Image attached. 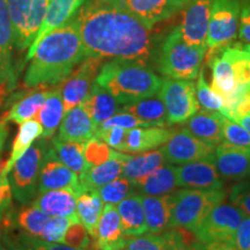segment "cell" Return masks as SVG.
Masks as SVG:
<instances>
[{"instance_id": "94428289", "label": "cell", "mask_w": 250, "mask_h": 250, "mask_svg": "<svg viewBox=\"0 0 250 250\" xmlns=\"http://www.w3.org/2000/svg\"><path fill=\"white\" fill-rule=\"evenodd\" d=\"M243 48H245L246 51L248 52V55H249V59H250V44H246V45H243Z\"/></svg>"}, {"instance_id": "d4e9b609", "label": "cell", "mask_w": 250, "mask_h": 250, "mask_svg": "<svg viewBox=\"0 0 250 250\" xmlns=\"http://www.w3.org/2000/svg\"><path fill=\"white\" fill-rule=\"evenodd\" d=\"M147 232L161 233L169 228L174 195L142 196Z\"/></svg>"}, {"instance_id": "52a82bcc", "label": "cell", "mask_w": 250, "mask_h": 250, "mask_svg": "<svg viewBox=\"0 0 250 250\" xmlns=\"http://www.w3.org/2000/svg\"><path fill=\"white\" fill-rule=\"evenodd\" d=\"M13 27V42L19 50L31 45L44 21L49 0H6Z\"/></svg>"}, {"instance_id": "9c48e42d", "label": "cell", "mask_w": 250, "mask_h": 250, "mask_svg": "<svg viewBox=\"0 0 250 250\" xmlns=\"http://www.w3.org/2000/svg\"><path fill=\"white\" fill-rule=\"evenodd\" d=\"M240 0H213L211 5L206 48H224L236 39L239 30Z\"/></svg>"}, {"instance_id": "ab89813d", "label": "cell", "mask_w": 250, "mask_h": 250, "mask_svg": "<svg viewBox=\"0 0 250 250\" xmlns=\"http://www.w3.org/2000/svg\"><path fill=\"white\" fill-rule=\"evenodd\" d=\"M197 101L206 110L221 112L224 109V99L208 86L204 78V67H201L197 80Z\"/></svg>"}, {"instance_id": "484cf974", "label": "cell", "mask_w": 250, "mask_h": 250, "mask_svg": "<svg viewBox=\"0 0 250 250\" xmlns=\"http://www.w3.org/2000/svg\"><path fill=\"white\" fill-rule=\"evenodd\" d=\"M116 208L124 236H138L147 232L142 196L131 193L118 203Z\"/></svg>"}, {"instance_id": "5bb4252c", "label": "cell", "mask_w": 250, "mask_h": 250, "mask_svg": "<svg viewBox=\"0 0 250 250\" xmlns=\"http://www.w3.org/2000/svg\"><path fill=\"white\" fill-rule=\"evenodd\" d=\"M213 0H189L184 6L180 24L183 40L196 48H206L211 5Z\"/></svg>"}, {"instance_id": "e0dca14e", "label": "cell", "mask_w": 250, "mask_h": 250, "mask_svg": "<svg viewBox=\"0 0 250 250\" xmlns=\"http://www.w3.org/2000/svg\"><path fill=\"white\" fill-rule=\"evenodd\" d=\"M188 1L189 0H121L122 4L149 29L183 9Z\"/></svg>"}, {"instance_id": "ffe728a7", "label": "cell", "mask_w": 250, "mask_h": 250, "mask_svg": "<svg viewBox=\"0 0 250 250\" xmlns=\"http://www.w3.org/2000/svg\"><path fill=\"white\" fill-rule=\"evenodd\" d=\"M87 1L88 0H49L44 21H43L35 40L29 46V51H28L26 58L27 61H30L37 44L46 34L70 21L74 17V14L79 11L81 6L86 4Z\"/></svg>"}, {"instance_id": "f546056e", "label": "cell", "mask_w": 250, "mask_h": 250, "mask_svg": "<svg viewBox=\"0 0 250 250\" xmlns=\"http://www.w3.org/2000/svg\"><path fill=\"white\" fill-rule=\"evenodd\" d=\"M64 105H62V99L61 93V87L48 90L46 93L44 103L37 112L35 118L42 125V139L51 138L56 130L62 123L64 117Z\"/></svg>"}, {"instance_id": "ee69618b", "label": "cell", "mask_w": 250, "mask_h": 250, "mask_svg": "<svg viewBox=\"0 0 250 250\" xmlns=\"http://www.w3.org/2000/svg\"><path fill=\"white\" fill-rule=\"evenodd\" d=\"M165 236L151 233L127 237L123 250H165Z\"/></svg>"}, {"instance_id": "d6a6232c", "label": "cell", "mask_w": 250, "mask_h": 250, "mask_svg": "<svg viewBox=\"0 0 250 250\" xmlns=\"http://www.w3.org/2000/svg\"><path fill=\"white\" fill-rule=\"evenodd\" d=\"M124 111L130 112L133 116L149 124V126L167 127L170 125L167 117L164 102L160 98H147L126 103L123 108Z\"/></svg>"}, {"instance_id": "db71d44e", "label": "cell", "mask_w": 250, "mask_h": 250, "mask_svg": "<svg viewBox=\"0 0 250 250\" xmlns=\"http://www.w3.org/2000/svg\"><path fill=\"white\" fill-rule=\"evenodd\" d=\"M12 189L7 176H0V220L12 206Z\"/></svg>"}, {"instance_id": "f35d334b", "label": "cell", "mask_w": 250, "mask_h": 250, "mask_svg": "<svg viewBox=\"0 0 250 250\" xmlns=\"http://www.w3.org/2000/svg\"><path fill=\"white\" fill-rule=\"evenodd\" d=\"M133 187V183L125 177H117L116 180L99 188L98 192L102 202H104L105 204L117 205L132 193Z\"/></svg>"}, {"instance_id": "e575fe53", "label": "cell", "mask_w": 250, "mask_h": 250, "mask_svg": "<svg viewBox=\"0 0 250 250\" xmlns=\"http://www.w3.org/2000/svg\"><path fill=\"white\" fill-rule=\"evenodd\" d=\"M102 208L103 202L98 190H85L77 196V215L90 236L95 230Z\"/></svg>"}, {"instance_id": "681fc988", "label": "cell", "mask_w": 250, "mask_h": 250, "mask_svg": "<svg viewBox=\"0 0 250 250\" xmlns=\"http://www.w3.org/2000/svg\"><path fill=\"white\" fill-rule=\"evenodd\" d=\"M101 127H109V126H120L123 127L125 130L134 129V127H148L149 124L146 123L136 116H133L132 114L126 111L118 112V114H115L114 116L108 118L107 121L103 122L101 125H99Z\"/></svg>"}, {"instance_id": "9f6ffc18", "label": "cell", "mask_w": 250, "mask_h": 250, "mask_svg": "<svg viewBox=\"0 0 250 250\" xmlns=\"http://www.w3.org/2000/svg\"><path fill=\"white\" fill-rule=\"evenodd\" d=\"M1 243L4 246L5 250H29L21 243L17 237L9 235L8 232L2 234Z\"/></svg>"}, {"instance_id": "83f0119b", "label": "cell", "mask_w": 250, "mask_h": 250, "mask_svg": "<svg viewBox=\"0 0 250 250\" xmlns=\"http://www.w3.org/2000/svg\"><path fill=\"white\" fill-rule=\"evenodd\" d=\"M81 105L96 127L108 118L114 116L118 110V102L116 99L107 89L100 86L96 81L93 83L88 95L85 101L81 103Z\"/></svg>"}, {"instance_id": "ba28073f", "label": "cell", "mask_w": 250, "mask_h": 250, "mask_svg": "<svg viewBox=\"0 0 250 250\" xmlns=\"http://www.w3.org/2000/svg\"><path fill=\"white\" fill-rule=\"evenodd\" d=\"M170 124H184L198 111L196 87L191 80L166 79L159 89Z\"/></svg>"}, {"instance_id": "f6af8a7d", "label": "cell", "mask_w": 250, "mask_h": 250, "mask_svg": "<svg viewBox=\"0 0 250 250\" xmlns=\"http://www.w3.org/2000/svg\"><path fill=\"white\" fill-rule=\"evenodd\" d=\"M223 139L235 146L250 148V133L242 125L223 117Z\"/></svg>"}, {"instance_id": "7bdbcfd3", "label": "cell", "mask_w": 250, "mask_h": 250, "mask_svg": "<svg viewBox=\"0 0 250 250\" xmlns=\"http://www.w3.org/2000/svg\"><path fill=\"white\" fill-rule=\"evenodd\" d=\"M111 152L112 151L107 144L96 136L86 142L85 148H83L85 159L88 166H98L103 164L110 158Z\"/></svg>"}, {"instance_id": "f5cc1de1", "label": "cell", "mask_w": 250, "mask_h": 250, "mask_svg": "<svg viewBox=\"0 0 250 250\" xmlns=\"http://www.w3.org/2000/svg\"><path fill=\"white\" fill-rule=\"evenodd\" d=\"M234 245L237 250H250V217H243L234 235Z\"/></svg>"}, {"instance_id": "5b68a950", "label": "cell", "mask_w": 250, "mask_h": 250, "mask_svg": "<svg viewBox=\"0 0 250 250\" xmlns=\"http://www.w3.org/2000/svg\"><path fill=\"white\" fill-rule=\"evenodd\" d=\"M226 197L224 189H182L174 195L169 228L182 227L195 232L215 205Z\"/></svg>"}, {"instance_id": "30bf717a", "label": "cell", "mask_w": 250, "mask_h": 250, "mask_svg": "<svg viewBox=\"0 0 250 250\" xmlns=\"http://www.w3.org/2000/svg\"><path fill=\"white\" fill-rule=\"evenodd\" d=\"M245 213L236 206L220 203L208 212L193 233L202 242L234 243V235Z\"/></svg>"}, {"instance_id": "8fae6325", "label": "cell", "mask_w": 250, "mask_h": 250, "mask_svg": "<svg viewBox=\"0 0 250 250\" xmlns=\"http://www.w3.org/2000/svg\"><path fill=\"white\" fill-rule=\"evenodd\" d=\"M59 189L68 190L76 197L85 191L80 183L79 175L62 164L52 146H49L41 166L37 191L43 193L50 190Z\"/></svg>"}, {"instance_id": "277c9868", "label": "cell", "mask_w": 250, "mask_h": 250, "mask_svg": "<svg viewBox=\"0 0 250 250\" xmlns=\"http://www.w3.org/2000/svg\"><path fill=\"white\" fill-rule=\"evenodd\" d=\"M206 50L188 44L183 40L180 26L174 28L162 43L159 56V70L170 79H196Z\"/></svg>"}, {"instance_id": "7c38bea8", "label": "cell", "mask_w": 250, "mask_h": 250, "mask_svg": "<svg viewBox=\"0 0 250 250\" xmlns=\"http://www.w3.org/2000/svg\"><path fill=\"white\" fill-rule=\"evenodd\" d=\"M214 147L196 138L187 127L174 130L168 142L162 145L161 152L166 162L184 165L214 156Z\"/></svg>"}, {"instance_id": "9a60e30c", "label": "cell", "mask_w": 250, "mask_h": 250, "mask_svg": "<svg viewBox=\"0 0 250 250\" xmlns=\"http://www.w3.org/2000/svg\"><path fill=\"white\" fill-rule=\"evenodd\" d=\"M176 184L188 189H223L214 156L176 167Z\"/></svg>"}, {"instance_id": "91938a15", "label": "cell", "mask_w": 250, "mask_h": 250, "mask_svg": "<svg viewBox=\"0 0 250 250\" xmlns=\"http://www.w3.org/2000/svg\"><path fill=\"white\" fill-rule=\"evenodd\" d=\"M4 161H2V159H1V152H0V174H1V171H2V169H4Z\"/></svg>"}, {"instance_id": "7dc6e473", "label": "cell", "mask_w": 250, "mask_h": 250, "mask_svg": "<svg viewBox=\"0 0 250 250\" xmlns=\"http://www.w3.org/2000/svg\"><path fill=\"white\" fill-rule=\"evenodd\" d=\"M127 130L120 126L109 127H96L95 136L102 139L109 147L116 149L118 152H123L125 148V139H126Z\"/></svg>"}, {"instance_id": "c3c4849f", "label": "cell", "mask_w": 250, "mask_h": 250, "mask_svg": "<svg viewBox=\"0 0 250 250\" xmlns=\"http://www.w3.org/2000/svg\"><path fill=\"white\" fill-rule=\"evenodd\" d=\"M228 198L237 208L250 217V177L233 186Z\"/></svg>"}, {"instance_id": "6125c7cd", "label": "cell", "mask_w": 250, "mask_h": 250, "mask_svg": "<svg viewBox=\"0 0 250 250\" xmlns=\"http://www.w3.org/2000/svg\"><path fill=\"white\" fill-rule=\"evenodd\" d=\"M0 250H5L4 246H2V243H1V242H0Z\"/></svg>"}, {"instance_id": "f1b7e54d", "label": "cell", "mask_w": 250, "mask_h": 250, "mask_svg": "<svg viewBox=\"0 0 250 250\" xmlns=\"http://www.w3.org/2000/svg\"><path fill=\"white\" fill-rule=\"evenodd\" d=\"M33 205L51 217H78L77 197L68 190H50L40 193Z\"/></svg>"}, {"instance_id": "603a6c76", "label": "cell", "mask_w": 250, "mask_h": 250, "mask_svg": "<svg viewBox=\"0 0 250 250\" xmlns=\"http://www.w3.org/2000/svg\"><path fill=\"white\" fill-rule=\"evenodd\" d=\"M96 126L81 104L77 105L62 117L59 125L58 138L67 142L86 143L95 136Z\"/></svg>"}, {"instance_id": "6f0895ef", "label": "cell", "mask_w": 250, "mask_h": 250, "mask_svg": "<svg viewBox=\"0 0 250 250\" xmlns=\"http://www.w3.org/2000/svg\"><path fill=\"white\" fill-rule=\"evenodd\" d=\"M7 136H8L7 126H6V124L4 123V122H1V123H0V152H1L2 146H4Z\"/></svg>"}, {"instance_id": "1f68e13d", "label": "cell", "mask_w": 250, "mask_h": 250, "mask_svg": "<svg viewBox=\"0 0 250 250\" xmlns=\"http://www.w3.org/2000/svg\"><path fill=\"white\" fill-rule=\"evenodd\" d=\"M42 132V125L40 124V122L36 118H31V120L26 121L22 124H20V129H19V132L13 142V146H12L11 155H9L8 160L6 161L4 169H2L0 176H7L9 170L12 169L15 162L26 153L27 149L37 139L41 138Z\"/></svg>"}, {"instance_id": "8d00e7d4", "label": "cell", "mask_w": 250, "mask_h": 250, "mask_svg": "<svg viewBox=\"0 0 250 250\" xmlns=\"http://www.w3.org/2000/svg\"><path fill=\"white\" fill-rule=\"evenodd\" d=\"M48 90H35L15 103L5 117V122L22 124L23 122L35 118L37 112L44 103Z\"/></svg>"}, {"instance_id": "7a4b0ae2", "label": "cell", "mask_w": 250, "mask_h": 250, "mask_svg": "<svg viewBox=\"0 0 250 250\" xmlns=\"http://www.w3.org/2000/svg\"><path fill=\"white\" fill-rule=\"evenodd\" d=\"M86 58L77 23L72 18L43 37L37 44L24 76V85H54L65 80Z\"/></svg>"}, {"instance_id": "74e56055", "label": "cell", "mask_w": 250, "mask_h": 250, "mask_svg": "<svg viewBox=\"0 0 250 250\" xmlns=\"http://www.w3.org/2000/svg\"><path fill=\"white\" fill-rule=\"evenodd\" d=\"M50 217L51 215L46 214L39 208L31 205L28 208H22L15 214L14 224L26 235L40 239L43 228L48 223Z\"/></svg>"}, {"instance_id": "4dcf8cb0", "label": "cell", "mask_w": 250, "mask_h": 250, "mask_svg": "<svg viewBox=\"0 0 250 250\" xmlns=\"http://www.w3.org/2000/svg\"><path fill=\"white\" fill-rule=\"evenodd\" d=\"M133 186L140 192L148 196L167 195L177 187L176 167L164 165L162 167L133 182Z\"/></svg>"}, {"instance_id": "11a10c76", "label": "cell", "mask_w": 250, "mask_h": 250, "mask_svg": "<svg viewBox=\"0 0 250 250\" xmlns=\"http://www.w3.org/2000/svg\"><path fill=\"white\" fill-rule=\"evenodd\" d=\"M190 250H237L234 243L229 242H202L198 239L190 246Z\"/></svg>"}, {"instance_id": "4316f807", "label": "cell", "mask_w": 250, "mask_h": 250, "mask_svg": "<svg viewBox=\"0 0 250 250\" xmlns=\"http://www.w3.org/2000/svg\"><path fill=\"white\" fill-rule=\"evenodd\" d=\"M13 27L9 18L7 1L0 0V80L7 81L11 86L15 83V74L12 62Z\"/></svg>"}, {"instance_id": "ac0fdd59", "label": "cell", "mask_w": 250, "mask_h": 250, "mask_svg": "<svg viewBox=\"0 0 250 250\" xmlns=\"http://www.w3.org/2000/svg\"><path fill=\"white\" fill-rule=\"evenodd\" d=\"M95 250H123L126 237L122 232L116 205L105 204L92 235Z\"/></svg>"}, {"instance_id": "3957f363", "label": "cell", "mask_w": 250, "mask_h": 250, "mask_svg": "<svg viewBox=\"0 0 250 250\" xmlns=\"http://www.w3.org/2000/svg\"><path fill=\"white\" fill-rule=\"evenodd\" d=\"M95 81L125 104L155 96L162 83L161 78L144 62L122 58L103 64Z\"/></svg>"}, {"instance_id": "816d5d0a", "label": "cell", "mask_w": 250, "mask_h": 250, "mask_svg": "<svg viewBox=\"0 0 250 250\" xmlns=\"http://www.w3.org/2000/svg\"><path fill=\"white\" fill-rule=\"evenodd\" d=\"M240 39L250 44V0H243L239 17Z\"/></svg>"}, {"instance_id": "7402d4cb", "label": "cell", "mask_w": 250, "mask_h": 250, "mask_svg": "<svg viewBox=\"0 0 250 250\" xmlns=\"http://www.w3.org/2000/svg\"><path fill=\"white\" fill-rule=\"evenodd\" d=\"M223 117L220 112L211 110H198L188 120L187 129L196 138L212 147H217L223 143Z\"/></svg>"}, {"instance_id": "f907efd6", "label": "cell", "mask_w": 250, "mask_h": 250, "mask_svg": "<svg viewBox=\"0 0 250 250\" xmlns=\"http://www.w3.org/2000/svg\"><path fill=\"white\" fill-rule=\"evenodd\" d=\"M17 239L29 250H83L58 242H46L37 237H31L26 234H20Z\"/></svg>"}, {"instance_id": "b9f144b4", "label": "cell", "mask_w": 250, "mask_h": 250, "mask_svg": "<svg viewBox=\"0 0 250 250\" xmlns=\"http://www.w3.org/2000/svg\"><path fill=\"white\" fill-rule=\"evenodd\" d=\"M164 236L166 240L165 250H190V246L197 240L195 233L182 227L166 230Z\"/></svg>"}, {"instance_id": "2e32d148", "label": "cell", "mask_w": 250, "mask_h": 250, "mask_svg": "<svg viewBox=\"0 0 250 250\" xmlns=\"http://www.w3.org/2000/svg\"><path fill=\"white\" fill-rule=\"evenodd\" d=\"M219 175L227 180L241 181L250 177V148L221 143L214 149Z\"/></svg>"}, {"instance_id": "cb8c5ba5", "label": "cell", "mask_w": 250, "mask_h": 250, "mask_svg": "<svg viewBox=\"0 0 250 250\" xmlns=\"http://www.w3.org/2000/svg\"><path fill=\"white\" fill-rule=\"evenodd\" d=\"M174 130L161 126L134 127L127 130L124 153L140 154L165 145Z\"/></svg>"}, {"instance_id": "680465c9", "label": "cell", "mask_w": 250, "mask_h": 250, "mask_svg": "<svg viewBox=\"0 0 250 250\" xmlns=\"http://www.w3.org/2000/svg\"><path fill=\"white\" fill-rule=\"evenodd\" d=\"M234 122H236V123L242 125V126L245 127V129L250 133V115H246V116L237 117Z\"/></svg>"}, {"instance_id": "4fadbf2b", "label": "cell", "mask_w": 250, "mask_h": 250, "mask_svg": "<svg viewBox=\"0 0 250 250\" xmlns=\"http://www.w3.org/2000/svg\"><path fill=\"white\" fill-rule=\"evenodd\" d=\"M101 66L102 59L85 58L81 66L65 79L64 83L61 86L65 114L85 101L96 73Z\"/></svg>"}, {"instance_id": "d6986e66", "label": "cell", "mask_w": 250, "mask_h": 250, "mask_svg": "<svg viewBox=\"0 0 250 250\" xmlns=\"http://www.w3.org/2000/svg\"><path fill=\"white\" fill-rule=\"evenodd\" d=\"M206 62L212 70L211 88L225 100L229 99L239 88L232 62L225 54L224 49H213L206 51Z\"/></svg>"}, {"instance_id": "836d02e7", "label": "cell", "mask_w": 250, "mask_h": 250, "mask_svg": "<svg viewBox=\"0 0 250 250\" xmlns=\"http://www.w3.org/2000/svg\"><path fill=\"white\" fill-rule=\"evenodd\" d=\"M165 164L166 159L161 149H158V151L153 149V151L140 153L137 156H130L129 160L125 162L122 168L121 175L133 183L152 173L153 170L162 167Z\"/></svg>"}, {"instance_id": "6da1fadb", "label": "cell", "mask_w": 250, "mask_h": 250, "mask_svg": "<svg viewBox=\"0 0 250 250\" xmlns=\"http://www.w3.org/2000/svg\"><path fill=\"white\" fill-rule=\"evenodd\" d=\"M73 19L86 58H122L146 64L151 57L152 29L121 0H88Z\"/></svg>"}, {"instance_id": "bcb514c9", "label": "cell", "mask_w": 250, "mask_h": 250, "mask_svg": "<svg viewBox=\"0 0 250 250\" xmlns=\"http://www.w3.org/2000/svg\"><path fill=\"white\" fill-rule=\"evenodd\" d=\"M90 237L92 236H90L87 228L78 220L68 226L66 233L64 235L62 243L73 247V248L90 250V246H92Z\"/></svg>"}, {"instance_id": "44dd1931", "label": "cell", "mask_w": 250, "mask_h": 250, "mask_svg": "<svg viewBox=\"0 0 250 250\" xmlns=\"http://www.w3.org/2000/svg\"><path fill=\"white\" fill-rule=\"evenodd\" d=\"M131 155L123 152L112 151L110 158L101 165L88 166L79 175L81 186L85 190H98L111 181L116 180L122 174V168Z\"/></svg>"}, {"instance_id": "8992f818", "label": "cell", "mask_w": 250, "mask_h": 250, "mask_svg": "<svg viewBox=\"0 0 250 250\" xmlns=\"http://www.w3.org/2000/svg\"><path fill=\"white\" fill-rule=\"evenodd\" d=\"M48 148L45 139L35 142L9 170L12 195L20 204L26 205L36 197L41 166Z\"/></svg>"}, {"instance_id": "60d3db41", "label": "cell", "mask_w": 250, "mask_h": 250, "mask_svg": "<svg viewBox=\"0 0 250 250\" xmlns=\"http://www.w3.org/2000/svg\"><path fill=\"white\" fill-rule=\"evenodd\" d=\"M78 220H79L78 217H50L48 223L45 224L44 228H43L40 239L46 242L62 243L64 235L66 233L68 226Z\"/></svg>"}, {"instance_id": "d590c367", "label": "cell", "mask_w": 250, "mask_h": 250, "mask_svg": "<svg viewBox=\"0 0 250 250\" xmlns=\"http://www.w3.org/2000/svg\"><path fill=\"white\" fill-rule=\"evenodd\" d=\"M51 146L59 160L76 174L80 175L88 167L83 153L85 143L67 142L56 137L51 140Z\"/></svg>"}]
</instances>
